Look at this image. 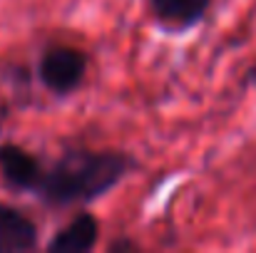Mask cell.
<instances>
[{
    "label": "cell",
    "instance_id": "9",
    "mask_svg": "<svg viewBox=\"0 0 256 253\" xmlns=\"http://www.w3.org/2000/svg\"><path fill=\"white\" fill-rule=\"evenodd\" d=\"M5 119H8V109H5V107H0V129H2Z\"/></svg>",
    "mask_w": 256,
    "mask_h": 253
},
{
    "label": "cell",
    "instance_id": "3",
    "mask_svg": "<svg viewBox=\"0 0 256 253\" xmlns=\"http://www.w3.org/2000/svg\"><path fill=\"white\" fill-rule=\"evenodd\" d=\"M42 171H45L42 162L20 144L12 142L0 144V176L8 189L18 194H35Z\"/></svg>",
    "mask_w": 256,
    "mask_h": 253
},
{
    "label": "cell",
    "instance_id": "5",
    "mask_svg": "<svg viewBox=\"0 0 256 253\" xmlns=\"http://www.w3.org/2000/svg\"><path fill=\"white\" fill-rule=\"evenodd\" d=\"M38 226L20 209L0 201V253H25L38 249Z\"/></svg>",
    "mask_w": 256,
    "mask_h": 253
},
{
    "label": "cell",
    "instance_id": "7",
    "mask_svg": "<svg viewBox=\"0 0 256 253\" xmlns=\"http://www.w3.org/2000/svg\"><path fill=\"white\" fill-rule=\"evenodd\" d=\"M110 251H112V253H120V251H137V244H134V241H114V244H110Z\"/></svg>",
    "mask_w": 256,
    "mask_h": 253
},
{
    "label": "cell",
    "instance_id": "6",
    "mask_svg": "<svg viewBox=\"0 0 256 253\" xmlns=\"http://www.w3.org/2000/svg\"><path fill=\"white\" fill-rule=\"evenodd\" d=\"M97 241L100 221L92 214H80L48 241V253H87L97 246Z\"/></svg>",
    "mask_w": 256,
    "mask_h": 253
},
{
    "label": "cell",
    "instance_id": "8",
    "mask_svg": "<svg viewBox=\"0 0 256 253\" xmlns=\"http://www.w3.org/2000/svg\"><path fill=\"white\" fill-rule=\"evenodd\" d=\"M244 84H246V87H254V89H256V62L249 67V70H246V75H244Z\"/></svg>",
    "mask_w": 256,
    "mask_h": 253
},
{
    "label": "cell",
    "instance_id": "1",
    "mask_svg": "<svg viewBox=\"0 0 256 253\" xmlns=\"http://www.w3.org/2000/svg\"><path fill=\"white\" fill-rule=\"evenodd\" d=\"M134 169V159L114 149H70L45 167L35 196L55 209L102 199Z\"/></svg>",
    "mask_w": 256,
    "mask_h": 253
},
{
    "label": "cell",
    "instance_id": "4",
    "mask_svg": "<svg viewBox=\"0 0 256 253\" xmlns=\"http://www.w3.org/2000/svg\"><path fill=\"white\" fill-rule=\"evenodd\" d=\"M147 2L152 17L167 32H186L196 27L212 7V0H147Z\"/></svg>",
    "mask_w": 256,
    "mask_h": 253
},
{
    "label": "cell",
    "instance_id": "2",
    "mask_svg": "<svg viewBox=\"0 0 256 253\" xmlns=\"http://www.w3.org/2000/svg\"><path fill=\"white\" fill-rule=\"evenodd\" d=\"M87 75V55L70 45H55L42 52L38 62V80L58 97L72 94L80 89Z\"/></svg>",
    "mask_w": 256,
    "mask_h": 253
}]
</instances>
